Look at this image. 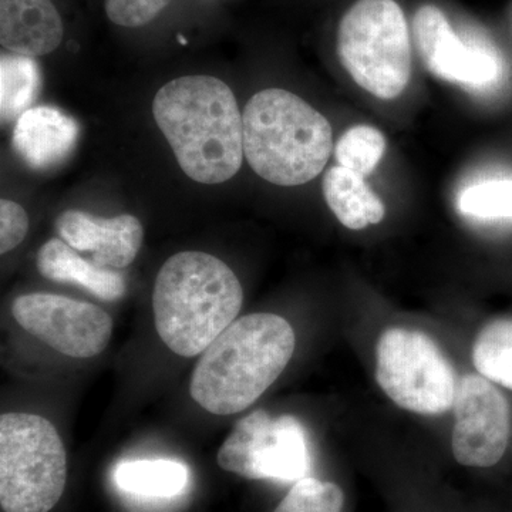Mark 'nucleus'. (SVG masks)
<instances>
[{
    "mask_svg": "<svg viewBox=\"0 0 512 512\" xmlns=\"http://www.w3.org/2000/svg\"><path fill=\"white\" fill-rule=\"evenodd\" d=\"M153 114L177 163L191 180L221 184L244 160V117L227 83L184 76L161 87Z\"/></svg>",
    "mask_w": 512,
    "mask_h": 512,
    "instance_id": "obj_1",
    "label": "nucleus"
},
{
    "mask_svg": "<svg viewBox=\"0 0 512 512\" xmlns=\"http://www.w3.org/2000/svg\"><path fill=\"white\" fill-rule=\"evenodd\" d=\"M295 345L282 316L252 313L234 320L201 353L191 376L192 399L217 416L247 410L284 373Z\"/></svg>",
    "mask_w": 512,
    "mask_h": 512,
    "instance_id": "obj_2",
    "label": "nucleus"
},
{
    "mask_svg": "<svg viewBox=\"0 0 512 512\" xmlns=\"http://www.w3.org/2000/svg\"><path fill=\"white\" fill-rule=\"evenodd\" d=\"M242 302L241 282L224 261L207 252H180L158 272L154 325L168 349L198 356L237 319Z\"/></svg>",
    "mask_w": 512,
    "mask_h": 512,
    "instance_id": "obj_3",
    "label": "nucleus"
},
{
    "mask_svg": "<svg viewBox=\"0 0 512 512\" xmlns=\"http://www.w3.org/2000/svg\"><path fill=\"white\" fill-rule=\"evenodd\" d=\"M244 154L259 177L296 187L318 177L333 148L332 126L301 97L266 89L251 97L244 114Z\"/></svg>",
    "mask_w": 512,
    "mask_h": 512,
    "instance_id": "obj_4",
    "label": "nucleus"
},
{
    "mask_svg": "<svg viewBox=\"0 0 512 512\" xmlns=\"http://www.w3.org/2000/svg\"><path fill=\"white\" fill-rule=\"evenodd\" d=\"M338 52L346 72L377 99H397L410 82L409 26L394 0H357L340 20Z\"/></svg>",
    "mask_w": 512,
    "mask_h": 512,
    "instance_id": "obj_5",
    "label": "nucleus"
},
{
    "mask_svg": "<svg viewBox=\"0 0 512 512\" xmlns=\"http://www.w3.org/2000/svg\"><path fill=\"white\" fill-rule=\"evenodd\" d=\"M67 457L56 427L45 417H0V505L5 512H49L62 498Z\"/></svg>",
    "mask_w": 512,
    "mask_h": 512,
    "instance_id": "obj_6",
    "label": "nucleus"
},
{
    "mask_svg": "<svg viewBox=\"0 0 512 512\" xmlns=\"http://www.w3.org/2000/svg\"><path fill=\"white\" fill-rule=\"evenodd\" d=\"M376 380L397 406L423 416L447 413L456 397L453 365L419 330H384L376 346Z\"/></svg>",
    "mask_w": 512,
    "mask_h": 512,
    "instance_id": "obj_7",
    "label": "nucleus"
},
{
    "mask_svg": "<svg viewBox=\"0 0 512 512\" xmlns=\"http://www.w3.org/2000/svg\"><path fill=\"white\" fill-rule=\"evenodd\" d=\"M217 460L222 470L248 480H302L309 470L305 429L289 414L272 419L255 410L235 424Z\"/></svg>",
    "mask_w": 512,
    "mask_h": 512,
    "instance_id": "obj_8",
    "label": "nucleus"
},
{
    "mask_svg": "<svg viewBox=\"0 0 512 512\" xmlns=\"http://www.w3.org/2000/svg\"><path fill=\"white\" fill-rule=\"evenodd\" d=\"M12 313L30 335L76 359L100 355L113 333V319L99 306L53 293L18 296Z\"/></svg>",
    "mask_w": 512,
    "mask_h": 512,
    "instance_id": "obj_9",
    "label": "nucleus"
},
{
    "mask_svg": "<svg viewBox=\"0 0 512 512\" xmlns=\"http://www.w3.org/2000/svg\"><path fill=\"white\" fill-rule=\"evenodd\" d=\"M451 448L458 463L467 467H493L503 458L511 436L510 404L490 380L467 375L457 384L454 397Z\"/></svg>",
    "mask_w": 512,
    "mask_h": 512,
    "instance_id": "obj_10",
    "label": "nucleus"
},
{
    "mask_svg": "<svg viewBox=\"0 0 512 512\" xmlns=\"http://www.w3.org/2000/svg\"><path fill=\"white\" fill-rule=\"evenodd\" d=\"M413 29L421 60L434 76L467 86H485L500 76L497 57L466 45L436 6H421Z\"/></svg>",
    "mask_w": 512,
    "mask_h": 512,
    "instance_id": "obj_11",
    "label": "nucleus"
},
{
    "mask_svg": "<svg viewBox=\"0 0 512 512\" xmlns=\"http://www.w3.org/2000/svg\"><path fill=\"white\" fill-rule=\"evenodd\" d=\"M60 239L79 252H90L101 268L123 269L136 259L143 245L144 229L134 215L94 217L79 210L64 211L56 220Z\"/></svg>",
    "mask_w": 512,
    "mask_h": 512,
    "instance_id": "obj_12",
    "label": "nucleus"
},
{
    "mask_svg": "<svg viewBox=\"0 0 512 512\" xmlns=\"http://www.w3.org/2000/svg\"><path fill=\"white\" fill-rule=\"evenodd\" d=\"M80 128L73 117L50 106L32 107L16 120L13 148L29 167L49 170L76 147Z\"/></svg>",
    "mask_w": 512,
    "mask_h": 512,
    "instance_id": "obj_13",
    "label": "nucleus"
},
{
    "mask_svg": "<svg viewBox=\"0 0 512 512\" xmlns=\"http://www.w3.org/2000/svg\"><path fill=\"white\" fill-rule=\"evenodd\" d=\"M63 33L52 0H0V43L13 55H49L62 43Z\"/></svg>",
    "mask_w": 512,
    "mask_h": 512,
    "instance_id": "obj_14",
    "label": "nucleus"
},
{
    "mask_svg": "<svg viewBox=\"0 0 512 512\" xmlns=\"http://www.w3.org/2000/svg\"><path fill=\"white\" fill-rule=\"evenodd\" d=\"M36 265L49 281L82 286L101 301H119L127 292L126 279L116 269L87 261L63 239L47 241L37 252Z\"/></svg>",
    "mask_w": 512,
    "mask_h": 512,
    "instance_id": "obj_15",
    "label": "nucleus"
},
{
    "mask_svg": "<svg viewBox=\"0 0 512 512\" xmlns=\"http://www.w3.org/2000/svg\"><path fill=\"white\" fill-rule=\"evenodd\" d=\"M322 187L326 204L343 227L359 231L383 221L384 204L363 175L339 165L326 173Z\"/></svg>",
    "mask_w": 512,
    "mask_h": 512,
    "instance_id": "obj_16",
    "label": "nucleus"
},
{
    "mask_svg": "<svg viewBox=\"0 0 512 512\" xmlns=\"http://www.w3.org/2000/svg\"><path fill=\"white\" fill-rule=\"evenodd\" d=\"M120 490L147 498H173L190 483V471L174 460H136L120 464L114 473Z\"/></svg>",
    "mask_w": 512,
    "mask_h": 512,
    "instance_id": "obj_17",
    "label": "nucleus"
},
{
    "mask_svg": "<svg viewBox=\"0 0 512 512\" xmlns=\"http://www.w3.org/2000/svg\"><path fill=\"white\" fill-rule=\"evenodd\" d=\"M42 86L39 64L33 57L3 55L0 59V116L3 123L18 120L30 109Z\"/></svg>",
    "mask_w": 512,
    "mask_h": 512,
    "instance_id": "obj_18",
    "label": "nucleus"
},
{
    "mask_svg": "<svg viewBox=\"0 0 512 512\" xmlns=\"http://www.w3.org/2000/svg\"><path fill=\"white\" fill-rule=\"evenodd\" d=\"M473 363L485 379L512 390V319L493 320L481 329Z\"/></svg>",
    "mask_w": 512,
    "mask_h": 512,
    "instance_id": "obj_19",
    "label": "nucleus"
},
{
    "mask_svg": "<svg viewBox=\"0 0 512 512\" xmlns=\"http://www.w3.org/2000/svg\"><path fill=\"white\" fill-rule=\"evenodd\" d=\"M386 151V138L375 127L356 126L340 138L335 156L340 167L369 175L380 163Z\"/></svg>",
    "mask_w": 512,
    "mask_h": 512,
    "instance_id": "obj_20",
    "label": "nucleus"
},
{
    "mask_svg": "<svg viewBox=\"0 0 512 512\" xmlns=\"http://www.w3.org/2000/svg\"><path fill=\"white\" fill-rule=\"evenodd\" d=\"M458 208L478 220L512 218V180H494L467 188L458 200Z\"/></svg>",
    "mask_w": 512,
    "mask_h": 512,
    "instance_id": "obj_21",
    "label": "nucleus"
},
{
    "mask_svg": "<svg viewBox=\"0 0 512 512\" xmlns=\"http://www.w3.org/2000/svg\"><path fill=\"white\" fill-rule=\"evenodd\" d=\"M343 504L345 494L338 484L302 478L274 512H340Z\"/></svg>",
    "mask_w": 512,
    "mask_h": 512,
    "instance_id": "obj_22",
    "label": "nucleus"
},
{
    "mask_svg": "<svg viewBox=\"0 0 512 512\" xmlns=\"http://www.w3.org/2000/svg\"><path fill=\"white\" fill-rule=\"evenodd\" d=\"M173 0H106L107 18L123 28H141L160 15Z\"/></svg>",
    "mask_w": 512,
    "mask_h": 512,
    "instance_id": "obj_23",
    "label": "nucleus"
},
{
    "mask_svg": "<svg viewBox=\"0 0 512 512\" xmlns=\"http://www.w3.org/2000/svg\"><path fill=\"white\" fill-rule=\"evenodd\" d=\"M29 231V218L18 202L0 201V252L8 254L18 247Z\"/></svg>",
    "mask_w": 512,
    "mask_h": 512,
    "instance_id": "obj_24",
    "label": "nucleus"
},
{
    "mask_svg": "<svg viewBox=\"0 0 512 512\" xmlns=\"http://www.w3.org/2000/svg\"><path fill=\"white\" fill-rule=\"evenodd\" d=\"M178 39H180V40H181V43H183V45H185V43H187V42H185V39H184V37H183V36L178 37Z\"/></svg>",
    "mask_w": 512,
    "mask_h": 512,
    "instance_id": "obj_25",
    "label": "nucleus"
}]
</instances>
